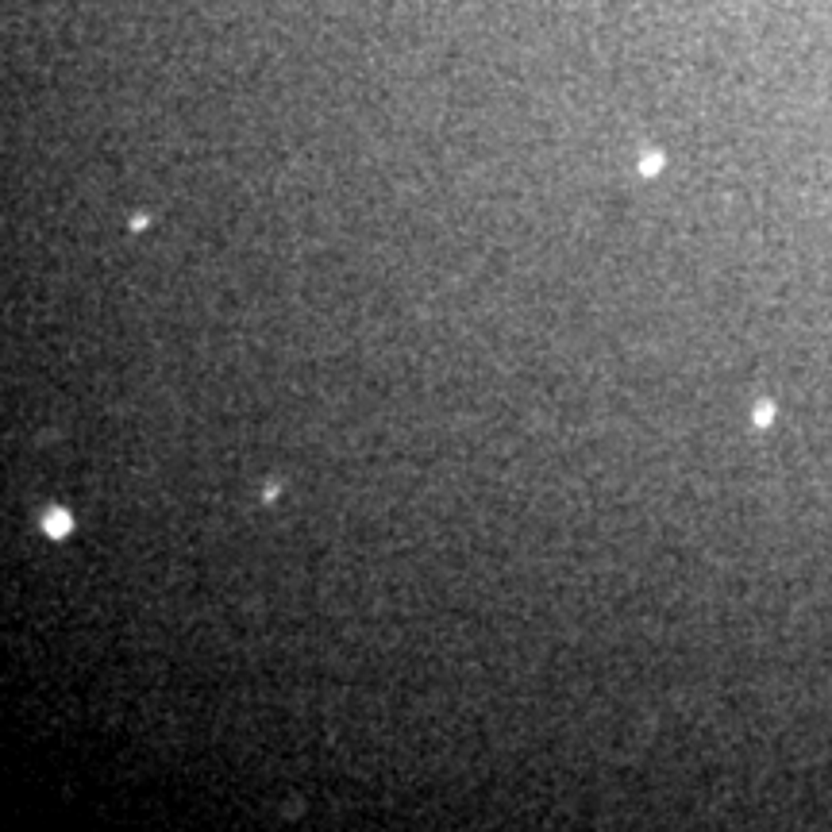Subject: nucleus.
I'll return each mask as SVG.
<instances>
[{
    "mask_svg": "<svg viewBox=\"0 0 832 832\" xmlns=\"http://www.w3.org/2000/svg\"><path fill=\"white\" fill-rule=\"evenodd\" d=\"M43 528H46V536H54V540H62V536L73 528V520L66 516L62 509H54V513H46V516H43Z\"/></svg>",
    "mask_w": 832,
    "mask_h": 832,
    "instance_id": "obj_1",
    "label": "nucleus"
}]
</instances>
